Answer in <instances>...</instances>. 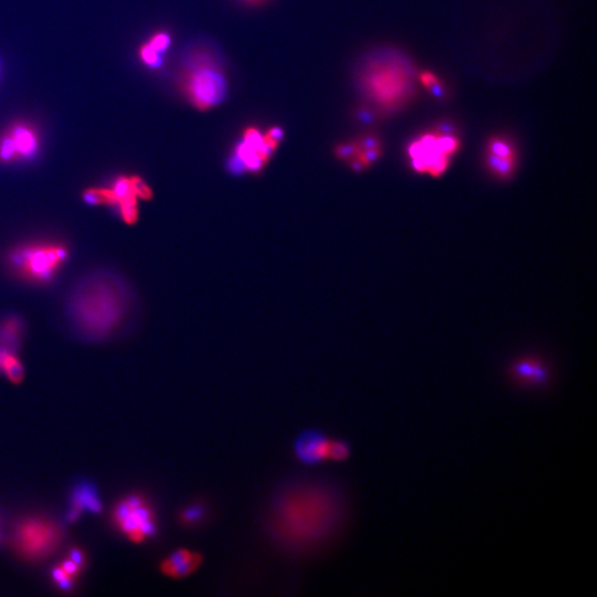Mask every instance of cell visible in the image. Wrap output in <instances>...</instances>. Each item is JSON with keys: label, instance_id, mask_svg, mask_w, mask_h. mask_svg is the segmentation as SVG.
Here are the masks:
<instances>
[{"label": "cell", "instance_id": "6da1fadb", "mask_svg": "<svg viewBox=\"0 0 597 597\" xmlns=\"http://www.w3.org/2000/svg\"><path fill=\"white\" fill-rule=\"evenodd\" d=\"M344 515L345 501L336 484L321 478H298L275 492L266 524L280 549L307 553L333 537Z\"/></svg>", "mask_w": 597, "mask_h": 597}, {"label": "cell", "instance_id": "7a4b0ae2", "mask_svg": "<svg viewBox=\"0 0 597 597\" xmlns=\"http://www.w3.org/2000/svg\"><path fill=\"white\" fill-rule=\"evenodd\" d=\"M129 301L124 282L113 273L99 271L87 275L73 289L68 315L83 336L100 340L113 333L124 321Z\"/></svg>", "mask_w": 597, "mask_h": 597}, {"label": "cell", "instance_id": "3957f363", "mask_svg": "<svg viewBox=\"0 0 597 597\" xmlns=\"http://www.w3.org/2000/svg\"><path fill=\"white\" fill-rule=\"evenodd\" d=\"M366 100L380 111L394 112L408 102L414 87L412 66L402 57L385 53L371 58L359 73Z\"/></svg>", "mask_w": 597, "mask_h": 597}, {"label": "cell", "instance_id": "277c9868", "mask_svg": "<svg viewBox=\"0 0 597 597\" xmlns=\"http://www.w3.org/2000/svg\"><path fill=\"white\" fill-rule=\"evenodd\" d=\"M182 96L199 111H208L225 100L227 79L216 55L206 47L192 49L182 62Z\"/></svg>", "mask_w": 597, "mask_h": 597}, {"label": "cell", "instance_id": "5b68a950", "mask_svg": "<svg viewBox=\"0 0 597 597\" xmlns=\"http://www.w3.org/2000/svg\"><path fill=\"white\" fill-rule=\"evenodd\" d=\"M69 248L59 243H31L13 249L8 264L13 273L34 283H48L68 261Z\"/></svg>", "mask_w": 597, "mask_h": 597}, {"label": "cell", "instance_id": "8992f818", "mask_svg": "<svg viewBox=\"0 0 597 597\" xmlns=\"http://www.w3.org/2000/svg\"><path fill=\"white\" fill-rule=\"evenodd\" d=\"M460 148V140L448 127L419 135L408 146V157L416 172L439 178Z\"/></svg>", "mask_w": 597, "mask_h": 597}, {"label": "cell", "instance_id": "52a82bcc", "mask_svg": "<svg viewBox=\"0 0 597 597\" xmlns=\"http://www.w3.org/2000/svg\"><path fill=\"white\" fill-rule=\"evenodd\" d=\"M112 520L120 532L134 543H144L157 531L156 515L150 502L141 494H130L117 503Z\"/></svg>", "mask_w": 597, "mask_h": 597}, {"label": "cell", "instance_id": "ba28073f", "mask_svg": "<svg viewBox=\"0 0 597 597\" xmlns=\"http://www.w3.org/2000/svg\"><path fill=\"white\" fill-rule=\"evenodd\" d=\"M61 528L47 518H30L22 521L13 534V547L28 560L48 556L60 543Z\"/></svg>", "mask_w": 597, "mask_h": 597}, {"label": "cell", "instance_id": "9c48e42d", "mask_svg": "<svg viewBox=\"0 0 597 597\" xmlns=\"http://www.w3.org/2000/svg\"><path fill=\"white\" fill-rule=\"evenodd\" d=\"M282 138L280 127H271L264 134L257 127H247L243 133V141L235 148L233 163H238L243 171L259 172L269 161Z\"/></svg>", "mask_w": 597, "mask_h": 597}, {"label": "cell", "instance_id": "30bf717a", "mask_svg": "<svg viewBox=\"0 0 597 597\" xmlns=\"http://www.w3.org/2000/svg\"><path fill=\"white\" fill-rule=\"evenodd\" d=\"M39 148L37 132L29 125L19 123L0 138V161H28L37 155Z\"/></svg>", "mask_w": 597, "mask_h": 597}, {"label": "cell", "instance_id": "8fae6325", "mask_svg": "<svg viewBox=\"0 0 597 597\" xmlns=\"http://www.w3.org/2000/svg\"><path fill=\"white\" fill-rule=\"evenodd\" d=\"M334 439L317 429L302 431L294 440L296 459L304 465H317L333 461Z\"/></svg>", "mask_w": 597, "mask_h": 597}, {"label": "cell", "instance_id": "7c38bea8", "mask_svg": "<svg viewBox=\"0 0 597 597\" xmlns=\"http://www.w3.org/2000/svg\"><path fill=\"white\" fill-rule=\"evenodd\" d=\"M336 155L349 163L352 169L362 172L381 157V142L374 135H366L359 140L340 144L336 148Z\"/></svg>", "mask_w": 597, "mask_h": 597}, {"label": "cell", "instance_id": "4fadbf2b", "mask_svg": "<svg viewBox=\"0 0 597 597\" xmlns=\"http://www.w3.org/2000/svg\"><path fill=\"white\" fill-rule=\"evenodd\" d=\"M511 380L517 385L528 389H542L551 382V371L543 359L526 357L517 359L511 365Z\"/></svg>", "mask_w": 597, "mask_h": 597}, {"label": "cell", "instance_id": "5bb4252c", "mask_svg": "<svg viewBox=\"0 0 597 597\" xmlns=\"http://www.w3.org/2000/svg\"><path fill=\"white\" fill-rule=\"evenodd\" d=\"M201 564L203 555L199 551L180 547L161 560L159 571L169 579L182 580L199 571Z\"/></svg>", "mask_w": 597, "mask_h": 597}, {"label": "cell", "instance_id": "9a60e30c", "mask_svg": "<svg viewBox=\"0 0 597 597\" xmlns=\"http://www.w3.org/2000/svg\"><path fill=\"white\" fill-rule=\"evenodd\" d=\"M115 206L119 210L120 217L127 225H134L138 220V197L133 188L131 176L121 175L114 178L111 186Z\"/></svg>", "mask_w": 597, "mask_h": 597}, {"label": "cell", "instance_id": "2e32d148", "mask_svg": "<svg viewBox=\"0 0 597 597\" xmlns=\"http://www.w3.org/2000/svg\"><path fill=\"white\" fill-rule=\"evenodd\" d=\"M71 507H70L68 519L71 522L78 520L83 511L98 513L102 510V503L99 498L96 488L90 484H80L74 490L72 496Z\"/></svg>", "mask_w": 597, "mask_h": 597}, {"label": "cell", "instance_id": "e0dca14e", "mask_svg": "<svg viewBox=\"0 0 597 597\" xmlns=\"http://www.w3.org/2000/svg\"><path fill=\"white\" fill-rule=\"evenodd\" d=\"M24 323L18 315H8L0 321V350L17 353L22 342Z\"/></svg>", "mask_w": 597, "mask_h": 597}, {"label": "cell", "instance_id": "ac0fdd59", "mask_svg": "<svg viewBox=\"0 0 597 597\" xmlns=\"http://www.w3.org/2000/svg\"><path fill=\"white\" fill-rule=\"evenodd\" d=\"M0 373L7 376L13 384H20L24 380V365L17 353L0 350Z\"/></svg>", "mask_w": 597, "mask_h": 597}, {"label": "cell", "instance_id": "d6986e66", "mask_svg": "<svg viewBox=\"0 0 597 597\" xmlns=\"http://www.w3.org/2000/svg\"><path fill=\"white\" fill-rule=\"evenodd\" d=\"M486 165L494 176L508 180L515 172L517 159H502L494 154L486 153Z\"/></svg>", "mask_w": 597, "mask_h": 597}, {"label": "cell", "instance_id": "ffe728a7", "mask_svg": "<svg viewBox=\"0 0 597 597\" xmlns=\"http://www.w3.org/2000/svg\"><path fill=\"white\" fill-rule=\"evenodd\" d=\"M82 199L91 206H115V197L110 187L85 188Z\"/></svg>", "mask_w": 597, "mask_h": 597}, {"label": "cell", "instance_id": "44dd1931", "mask_svg": "<svg viewBox=\"0 0 597 597\" xmlns=\"http://www.w3.org/2000/svg\"><path fill=\"white\" fill-rule=\"evenodd\" d=\"M141 60L143 61L144 64L150 66L152 69H157L163 64V59H161V53L156 51L150 43H144L138 51Z\"/></svg>", "mask_w": 597, "mask_h": 597}, {"label": "cell", "instance_id": "7402d4cb", "mask_svg": "<svg viewBox=\"0 0 597 597\" xmlns=\"http://www.w3.org/2000/svg\"><path fill=\"white\" fill-rule=\"evenodd\" d=\"M203 517V508L201 505H191L187 507L180 513V520L185 526H194L199 524Z\"/></svg>", "mask_w": 597, "mask_h": 597}, {"label": "cell", "instance_id": "603a6c76", "mask_svg": "<svg viewBox=\"0 0 597 597\" xmlns=\"http://www.w3.org/2000/svg\"><path fill=\"white\" fill-rule=\"evenodd\" d=\"M131 182H132L133 188H134L135 194L138 196V199L148 201L153 197L152 188L148 186V182L143 178H140L138 175H132Z\"/></svg>", "mask_w": 597, "mask_h": 597}, {"label": "cell", "instance_id": "cb8c5ba5", "mask_svg": "<svg viewBox=\"0 0 597 597\" xmlns=\"http://www.w3.org/2000/svg\"><path fill=\"white\" fill-rule=\"evenodd\" d=\"M418 79H419V82L422 83L424 87H426L427 90L433 91L437 96H438L439 93L442 92V90H440L442 83L439 81L436 74L431 73V71H424L419 74Z\"/></svg>", "mask_w": 597, "mask_h": 597}, {"label": "cell", "instance_id": "d4e9b609", "mask_svg": "<svg viewBox=\"0 0 597 597\" xmlns=\"http://www.w3.org/2000/svg\"><path fill=\"white\" fill-rule=\"evenodd\" d=\"M171 36L167 34V32L159 31L156 32L155 35L152 36L151 39L148 40V43L155 49L156 51H159V53L165 52L168 48L169 45H171Z\"/></svg>", "mask_w": 597, "mask_h": 597}, {"label": "cell", "instance_id": "484cf974", "mask_svg": "<svg viewBox=\"0 0 597 597\" xmlns=\"http://www.w3.org/2000/svg\"><path fill=\"white\" fill-rule=\"evenodd\" d=\"M52 580L53 582L56 583L57 587H58L59 589L68 591V589H71L74 579L72 576H70L69 574L66 573V572H64V570L58 566L56 568H53Z\"/></svg>", "mask_w": 597, "mask_h": 597}, {"label": "cell", "instance_id": "4316f807", "mask_svg": "<svg viewBox=\"0 0 597 597\" xmlns=\"http://www.w3.org/2000/svg\"><path fill=\"white\" fill-rule=\"evenodd\" d=\"M243 3H246V5L251 6H257V5H262V3H266L267 0H241Z\"/></svg>", "mask_w": 597, "mask_h": 597}, {"label": "cell", "instance_id": "83f0119b", "mask_svg": "<svg viewBox=\"0 0 597 597\" xmlns=\"http://www.w3.org/2000/svg\"><path fill=\"white\" fill-rule=\"evenodd\" d=\"M0 70H1V59H0Z\"/></svg>", "mask_w": 597, "mask_h": 597}]
</instances>
